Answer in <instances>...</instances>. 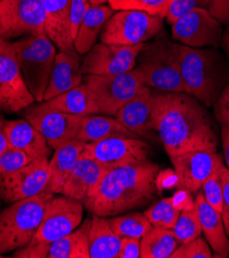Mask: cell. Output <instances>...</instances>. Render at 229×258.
I'll list each match as a JSON object with an SVG mask.
<instances>
[{"label": "cell", "instance_id": "cell-1", "mask_svg": "<svg viewBox=\"0 0 229 258\" xmlns=\"http://www.w3.org/2000/svg\"><path fill=\"white\" fill-rule=\"evenodd\" d=\"M217 120L208 107L186 93L157 92L155 131L169 158L193 150L218 148Z\"/></svg>", "mask_w": 229, "mask_h": 258}, {"label": "cell", "instance_id": "cell-2", "mask_svg": "<svg viewBox=\"0 0 229 258\" xmlns=\"http://www.w3.org/2000/svg\"><path fill=\"white\" fill-rule=\"evenodd\" d=\"M160 166L149 160L108 170L83 204L94 215L113 217L142 209L158 195Z\"/></svg>", "mask_w": 229, "mask_h": 258}, {"label": "cell", "instance_id": "cell-3", "mask_svg": "<svg viewBox=\"0 0 229 258\" xmlns=\"http://www.w3.org/2000/svg\"><path fill=\"white\" fill-rule=\"evenodd\" d=\"M180 49L184 93L194 97L206 107H213L229 83L227 60L216 48L181 44Z\"/></svg>", "mask_w": 229, "mask_h": 258}, {"label": "cell", "instance_id": "cell-4", "mask_svg": "<svg viewBox=\"0 0 229 258\" xmlns=\"http://www.w3.org/2000/svg\"><path fill=\"white\" fill-rule=\"evenodd\" d=\"M162 31L144 43L134 70L145 86L162 93H183L180 43L169 40Z\"/></svg>", "mask_w": 229, "mask_h": 258}, {"label": "cell", "instance_id": "cell-5", "mask_svg": "<svg viewBox=\"0 0 229 258\" xmlns=\"http://www.w3.org/2000/svg\"><path fill=\"white\" fill-rule=\"evenodd\" d=\"M53 196L44 191L12 203L0 212V255L15 252L30 243L40 225L47 204Z\"/></svg>", "mask_w": 229, "mask_h": 258}, {"label": "cell", "instance_id": "cell-6", "mask_svg": "<svg viewBox=\"0 0 229 258\" xmlns=\"http://www.w3.org/2000/svg\"><path fill=\"white\" fill-rule=\"evenodd\" d=\"M13 44L23 80L35 102L40 103L52 75L57 47L44 32L25 35Z\"/></svg>", "mask_w": 229, "mask_h": 258}, {"label": "cell", "instance_id": "cell-7", "mask_svg": "<svg viewBox=\"0 0 229 258\" xmlns=\"http://www.w3.org/2000/svg\"><path fill=\"white\" fill-rule=\"evenodd\" d=\"M163 30V19L140 11H118L100 33V41L116 45H136Z\"/></svg>", "mask_w": 229, "mask_h": 258}, {"label": "cell", "instance_id": "cell-8", "mask_svg": "<svg viewBox=\"0 0 229 258\" xmlns=\"http://www.w3.org/2000/svg\"><path fill=\"white\" fill-rule=\"evenodd\" d=\"M83 83L92 93L99 114L110 116H116L145 86L134 69L116 75H84Z\"/></svg>", "mask_w": 229, "mask_h": 258}, {"label": "cell", "instance_id": "cell-9", "mask_svg": "<svg viewBox=\"0 0 229 258\" xmlns=\"http://www.w3.org/2000/svg\"><path fill=\"white\" fill-rule=\"evenodd\" d=\"M84 215V205L63 195H54L44 210L35 236L27 246L47 244L70 234L78 228Z\"/></svg>", "mask_w": 229, "mask_h": 258}, {"label": "cell", "instance_id": "cell-10", "mask_svg": "<svg viewBox=\"0 0 229 258\" xmlns=\"http://www.w3.org/2000/svg\"><path fill=\"white\" fill-rule=\"evenodd\" d=\"M34 102L23 80L13 42L0 38V111L17 113Z\"/></svg>", "mask_w": 229, "mask_h": 258}, {"label": "cell", "instance_id": "cell-11", "mask_svg": "<svg viewBox=\"0 0 229 258\" xmlns=\"http://www.w3.org/2000/svg\"><path fill=\"white\" fill-rule=\"evenodd\" d=\"M44 0H0L2 38L44 32Z\"/></svg>", "mask_w": 229, "mask_h": 258}, {"label": "cell", "instance_id": "cell-12", "mask_svg": "<svg viewBox=\"0 0 229 258\" xmlns=\"http://www.w3.org/2000/svg\"><path fill=\"white\" fill-rule=\"evenodd\" d=\"M151 146L140 138L113 137L86 143V156L107 170L149 160Z\"/></svg>", "mask_w": 229, "mask_h": 258}, {"label": "cell", "instance_id": "cell-13", "mask_svg": "<svg viewBox=\"0 0 229 258\" xmlns=\"http://www.w3.org/2000/svg\"><path fill=\"white\" fill-rule=\"evenodd\" d=\"M144 43L116 45L96 42L85 55L81 71L83 75H116L134 69Z\"/></svg>", "mask_w": 229, "mask_h": 258}, {"label": "cell", "instance_id": "cell-14", "mask_svg": "<svg viewBox=\"0 0 229 258\" xmlns=\"http://www.w3.org/2000/svg\"><path fill=\"white\" fill-rule=\"evenodd\" d=\"M24 116L45 138L52 149L78 140L83 116L43 108L39 103L24 109Z\"/></svg>", "mask_w": 229, "mask_h": 258}, {"label": "cell", "instance_id": "cell-15", "mask_svg": "<svg viewBox=\"0 0 229 258\" xmlns=\"http://www.w3.org/2000/svg\"><path fill=\"white\" fill-rule=\"evenodd\" d=\"M222 35V24L203 10H193L171 25L172 39L191 47L218 49Z\"/></svg>", "mask_w": 229, "mask_h": 258}, {"label": "cell", "instance_id": "cell-16", "mask_svg": "<svg viewBox=\"0 0 229 258\" xmlns=\"http://www.w3.org/2000/svg\"><path fill=\"white\" fill-rule=\"evenodd\" d=\"M49 159H37L23 168L0 176V199L12 204L47 191Z\"/></svg>", "mask_w": 229, "mask_h": 258}, {"label": "cell", "instance_id": "cell-17", "mask_svg": "<svg viewBox=\"0 0 229 258\" xmlns=\"http://www.w3.org/2000/svg\"><path fill=\"white\" fill-rule=\"evenodd\" d=\"M170 161L179 177V188L188 189L192 194L197 192L202 183L224 165L217 148L184 152L170 158Z\"/></svg>", "mask_w": 229, "mask_h": 258}, {"label": "cell", "instance_id": "cell-18", "mask_svg": "<svg viewBox=\"0 0 229 258\" xmlns=\"http://www.w3.org/2000/svg\"><path fill=\"white\" fill-rule=\"evenodd\" d=\"M90 218L67 236L47 244L25 246L13 253L18 258H90L88 228Z\"/></svg>", "mask_w": 229, "mask_h": 258}, {"label": "cell", "instance_id": "cell-19", "mask_svg": "<svg viewBox=\"0 0 229 258\" xmlns=\"http://www.w3.org/2000/svg\"><path fill=\"white\" fill-rule=\"evenodd\" d=\"M157 92L148 86H144L134 97L120 108L115 117L139 136L145 135L150 131H155Z\"/></svg>", "mask_w": 229, "mask_h": 258}, {"label": "cell", "instance_id": "cell-20", "mask_svg": "<svg viewBox=\"0 0 229 258\" xmlns=\"http://www.w3.org/2000/svg\"><path fill=\"white\" fill-rule=\"evenodd\" d=\"M71 0H44V33L59 51L74 55L70 29Z\"/></svg>", "mask_w": 229, "mask_h": 258}, {"label": "cell", "instance_id": "cell-21", "mask_svg": "<svg viewBox=\"0 0 229 258\" xmlns=\"http://www.w3.org/2000/svg\"><path fill=\"white\" fill-rule=\"evenodd\" d=\"M5 131L10 147L24 151L32 161L49 159L52 152L45 138L28 120H7Z\"/></svg>", "mask_w": 229, "mask_h": 258}, {"label": "cell", "instance_id": "cell-22", "mask_svg": "<svg viewBox=\"0 0 229 258\" xmlns=\"http://www.w3.org/2000/svg\"><path fill=\"white\" fill-rule=\"evenodd\" d=\"M107 171L95 161L82 154L69 174L60 195L84 204Z\"/></svg>", "mask_w": 229, "mask_h": 258}, {"label": "cell", "instance_id": "cell-23", "mask_svg": "<svg viewBox=\"0 0 229 258\" xmlns=\"http://www.w3.org/2000/svg\"><path fill=\"white\" fill-rule=\"evenodd\" d=\"M195 206L201 224L202 233L211 249L213 257H227L229 255V238L225 231L221 214L207 202L202 191H197Z\"/></svg>", "mask_w": 229, "mask_h": 258}, {"label": "cell", "instance_id": "cell-24", "mask_svg": "<svg viewBox=\"0 0 229 258\" xmlns=\"http://www.w3.org/2000/svg\"><path fill=\"white\" fill-rule=\"evenodd\" d=\"M79 54L70 55L64 51H58L43 101H48L81 85L84 79Z\"/></svg>", "mask_w": 229, "mask_h": 258}, {"label": "cell", "instance_id": "cell-25", "mask_svg": "<svg viewBox=\"0 0 229 258\" xmlns=\"http://www.w3.org/2000/svg\"><path fill=\"white\" fill-rule=\"evenodd\" d=\"M86 143L80 140L68 142L55 149L49 161V185L47 191L60 195L76 162L81 158Z\"/></svg>", "mask_w": 229, "mask_h": 258}, {"label": "cell", "instance_id": "cell-26", "mask_svg": "<svg viewBox=\"0 0 229 258\" xmlns=\"http://www.w3.org/2000/svg\"><path fill=\"white\" fill-rule=\"evenodd\" d=\"M39 104L48 110L74 115L87 116L99 114L94 97L84 83L48 101H42Z\"/></svg>", "mask_w": 229, "mask_h": 258}, {"label": "cell", "instance_id": "cell-27", "mask_svg": "<svg viewBox=\"0 0 229 258\" xmlns=\"http://www.w3.org/2000/svg\"><path fill=\"white\" fill-rule=\"evenodd\" d=\"M121 239L108 217L92 215L88 228L90 258H119Z\"/></svg>", "mask_w": 229, "mask_h": 258}, {"label": "cell", "instance_id": "cell-28", "mask_svg": "<svg viewBox=\"0 0 229 258\" xmlns=\"http://www.w3.org/2000/svg\"><path fill=\"white\" fill-rule=\"evenodd\" d=\"M115 14L110 6L90 7L82 21V24L76 33L73 44L76 53L86 55L96 43L98 35L103 31L106 23Z\"/></svg>", "mask_w": 229, "mask_h": 258}, {"label": "cell", "instance_id": "cell-29", "mask_svg": "<svg viewBox=\"0 0 229 258\" xmlns=\"http://www.w3.org/2000/svg\"><path fill=\"white\" fill-rule=\"evenodd\" d=\"M113 137L139 138L140 136L128 130L116 117L103 116L100 114L83 116L78 140L91 143Z\"/></svg>", "mask_w": 229, "mask_h": 258}, {"label": "cell", "instance_id": "cell-30", "mask_svg": "<svg viewBox=\"0 0 229 258\" xmlns=\"http://www.w3.org/2000/svg\"><path fill=\"white\" fill-rule=\"evenodd\" d=\"M193 10L207 11L222 25H229V0H173L165 20L171 26Z\"/></svg>", "mask_w": 229, "mask_h": 258}, {"label": "cell", "instance_id": "cell-31", "mask_svg": "<svg viewBox=\"0 0 229 258\" xmlns=\"http://www.w3.org/2000/svg\"><path fill=\"white\" fill-rule=\"evenodd\" d=\"M179 245L172 229L153 226L141 239V258H171Z\"/></svg>", "mask_w": 229, "mask_h": 258}, {"label": "cell", "instance_id": "cell-32", "mask_svg": "<svg viewBox=\"0 0 229 258\" xmlns=\"http://www.w3.org/2000/svg\"><path fill=\"white\" fill-rule=\"evenodd\" d=\"M109 222L120 238L130 237L142 239L153 227L147 216L142 212H127L109 218Z\"/></svg>", "mask_w": 229, "mask_h": 258}, {"label": "cell", "instance_id": "cell-33", "mask_svg": "<svg viewBox=\"0 0 229 258\" xmlns=\"http://www.w3.org/2000/svg\"><path fill=\"white\" fill-rule=\"evenodd\" d=\"M173 0H109L115 11H140L152 16L165 18Z\"/></svg>", "mask_w": 229, "mask_h": 258}, {"label": "cell", "instance_id": "cell-34", "mask_svg": "<svg viewBox=\"0 0 229 258\" xmlns=\"http://www.w3.org/2000/svg\"><path fill=\"white\" fill-rule=\"evenodd\" d=\"M180 213L181 212L172 206L170 198L162 199L154 203L144 212L153 226L168 229L173 228Z\"/></svg>", "mask_w": 229, "mask_h": 258}, {"label": "cell", "instance_id": "cell-35", "mask_svg": "<svg viewBox=\"0 0 229 258\" xmlns=\"http://www.w3.org/2000/svg\"><path fill=\"white\" fill-rule=\"evenodd\" d=\"M173 234L179 244L188 243L199 237L202 233L201 224L197 214L196 206L189 210L182 211L172 228Z\"/></svg>", "mask_w": 229, "mask_h": 258}, {"label": "cell", "instance_id": "cell-36", "mask_svg": "<svg viewBox=\"0 0 229 258\" xmlns=\"http://www.w3.org/2000/svg\"><path fill=\"white\" fill-rule=\"evenodd\" d=\"M202 194L207 202L220 214L223 206V183L220 170L213 173L201 185Z\"/></svg>", "mask_w": 229, "mask_h": 258}, {"label": "cell", "instance_id": "cell-37", "mask_svg": "<svg viewBox=\"0 0 229 258\" xmlns=\"http://www.w3.org/2000/svg\"><path fill=\"white\" fill-rule=\"evenodd\" d=\"M213 253L209 243L200 236L194 240L179 245L171 258H211Z\"/></svg>", "mask_w": 229, "mask_h": 258}, {"label": "cell", "instance_id": "cell-38", "mask_svg": "<svg viewBox=\"0 0 229 258\" xmlns=\"http://www.w3.org/2000/svg\"><path fill=\"white\" fill-rule=\"evenodd\" d=\"M31 162L32 160L24 151L9 147L0 154V176L13 173Z\"/></svg>", "mask_w": 229, "mask_h": 258}, {"label": "cell", "instance_id": "cell-39", "mask_svg": "<svg viewBox=\"0 0 229 258\" xmlns=\"http://www.w3.org/2000/svg\"><path fill=\"white\" fill-rule=\"evenodd\" d=\"M90 4L87 0H71L70 5V29L71 35L74 37L82 24V21L86 15L87 10L90 8Z\"/></svg>", "mask_w": 229, "mask_h": 258}, {"label": "cell", "instance_id": "cell-40", "mask_svg": "<svg viewBox=\"0 0 229 258\" xmlns=\"http://www.w3.org/2000/svg\"><path fill=\"white\" fill-rule=\"evenodd\" d=\"M214 117L220 124H229V83L214 104Z\"/></svg>", "mask_w": 229, "mask_h": 258}, {"label": "cell", "instance_id": "cell-41", "mask_svg": "<svg viewBox=\"0 0 229 258\" xmlns=\"http://www.w3.org/2000/svg\"><path fill=\"white\" fill-rule=\"evenodd\" d=\"M179 177L172 169L159 170L156 176V188L158 195H160L163 190H169L173 188H179Z\"/></svg>", "mask_w": 229, "mask_h": 258}, {"label": "cell", "instance_id": "cell-42", "mask_svg": "<svg viewBox=\"0 0 229 258\" xmlns=\"http://www.w3.org/2000/svg\"><path fill=\"white\" fill-rule=\"evenodd\" d=\"M220 174L223 183V206L221 217L224 223L225 231L229 238V169L223 165L220 169Z\"/></svg>", "mask_w": 229, "mask_h": 258}, {"label": "cell", "instance_id": "cell-43", "mask_svg": "<svg viewBox=\"0 0 229 258\" xmlns=\"http://www.w3.org/2000/svg\"><path fill=\"white\" fill-rule=\"evenodd\" d=\"M173 207L180 212L195 207V199L192 192L185 188H179L170 198Z\"/></svg>", "mask_w": 229, "mask_h": 258}, {"label": "cell", "instance_id": "cell-44", "mask_svg": "<svg viewBox=\"0 0 229 258\" xmlns=\"http://www.w3.org/2000/svg\"><path fill=\"white\" fill-rule=\"evenodd\" d=\"M119 258H141V239L122 238Z\"/></svg>", "mask_w": 229, "mask_h": 258}, {"label": "cell", "instance_id": "cell-45", "mask_svg": "<svg viewBox=\"0 0 229 258\" xmlns=\"http://www.w3.org/2000/svg\"><path fill=\"white\" fill-rule=\"evenodd\" d=\"M220 132L223 147V156L225 160V167L229 169V124H221Z\"/></svg>", "mask_w": 229, "mask_h": 258}, {"label": "cell", "instance_id": "cell-46", "mask_svg": "<svg viewBox=\"0 0 229 258\" xmlns=\"http://www.w3.org/2000/svg\"><path fill=\"white\" fill-rule=\"evenodd\" d=\"M6 119L0 115V154H2L5 150H7L10 145L9 141L7 138V134L5 131V126H6Z\"/></svg>", "mask_w": 229, "mask_h": 258}, {"label": "cell", "instance_id": "cell-47", "mask_svg": "<svg viewBox=\"0 0 229 258\" xmlns=\"http://www.w3.org/2000/svg\"><path fill=\"white\" fill-rule=\"evenodd\" d=\"M222 48L224 49V51L226 53V55L229 58V25L227 26V28L225 31H223V35H222V41H221V45Z\"/></svg>", "mask_w": 229, "mask_h": 258}, {"label": "cell", "instance_id": "cell-48", "mask_svg": "<svg viewBox=\"0 0 229 258\" xmlns=\"http://www.w3.org/2000/svg\"><path fill=\"white\" fill-rule=\"evenodd\" d=\"M87 2L90 4L91 7H98L106 5L107 3H109V0H87Z\"/></svg>", "mask_w": 229, "mask_h": 258}, {"label": "cell", "instance_id": "cell-49", "mask_svg": "<svg viewBox=\"0 0 229 258\" xmlns=\"http://www.w3.org/2000/svg\"><path fill=\"white\" fill-rule=\"evenodd\" d=\"M0 38H2V23H0Z\"/></svg>", "mask_w": 229, "mask_h": 258}, {"label": "cell", "instance_id": "cell-50", "mask_svg": "<svg viewBox=\"0 0 229 258\" xmlns=\"http://www.w3.org/2000/svg\"><path fill=\"white\" fill-rule=\"evenodd\" d=\"M228 256H229V255H228Z\"/></svg>", "mask_w": 229, "mask_h": 258}]
</instances>
